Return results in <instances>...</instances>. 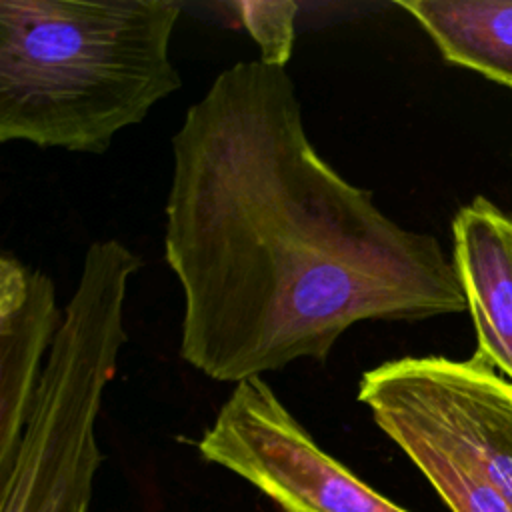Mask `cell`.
<instances>
[{"label": "cell", "instance_id": "obj_2", "mask_svg": "<svg viewBox=\"0 0 512 512\" xmlns=\"http://www.w3.org/2000/svg\"><path fill=\"white\" fill-rule=\"evenodd\" d=\"M176 0H0V142L102 154L180 90Z\"/></svg>", "mask_w": 512, "mask_h": 512}, {"label": "cell", "instance_id": "obj_3", "mask_svg": "<svg viewBox=\"0 0 512 512\" xmlns=\"http://www.w3.org/2000/svg\"><path fill=\"white\" fill-rule=\"evenodd\" d=\"M142 260L120 240L88 246L22 436L0 464V512H88L102 454L96 420L128 342L124 306Z\"/></svg>", "mask_w": 512, "mask_h": 512}, {"label": "cell", "instance_id": "obj_9", "mask_svg": "<svg viewBox=\"0 0 512 512\" xmlns=\"http://www.w3.org/2000/svg\"><path fill=\"white\" fill-rule=\"evenodd\" d=\"M242 26L260 48V60L286 68L292 58L298 4L292 0L228 2Z\"/></svg>", "mask_w": 512, "mask_h": 512}, {"label": "cell", "instance_id": "obj_4", "mask_svg": "<svg viewBox=\"0 0 512 512\" xmlns=\"http://www.w3.org/2000/svg\"><path fill=\"white\" fill-rule=\"evenodd\" d=\"M358 400L392 440L422 438L512 506V384L480 358L404 356L366 370Z\"/></svg>", "mask_w": 512, "mask_h": 512}, {"label": "cell", "instance_id": "obj_6", "mask_svg": "<svg viewBox=\"0 0 512 512\" xmlns=\"http://www.w3.org/2000/svg\"><path fill=\"white\" fill-rule=\"evenodd\" d=\"M62 316L50 276L0 256V464L12 456L44 374Z\"/></svg>", "mask_w": 512, "mask_h": 512}, {"label": "cell", "instance_id": "obj_5", "mask_svg": "<svg viewBox=\"0 0 512 512\" xmlns=\"http://www.w3.org/2000/svg\"><path fill=\"white\" fill-rule=\"evenodd\" d=\"M198 452L282 512H408L324 452L262 376L234 384Z\"/></svg>", "mask_w": 512, "mask_h": 512}, {"label": "cell", "instance_id": "obj_7", "mask_svg": "<svg viewBox=\"0 0 512 512\" xmlns=\"http://www.w3.org/2000/svg\"><path fill=\"white\" fill-rule=\"evenodd\" d=\"M458 278L476 328V358L512 382V218L478 196L452 222Z\"/></svg>", "mask_w": 512, "mask_h": 512}, {"label": "cell", "instance_id": "obj_1", "mask_svg": "<svg viewBox=\"0 0 512 512\" xmlns=\"http://www.w3.org/2000/svg\"><path fill=\"white\" fill-rule=\"evenodd\" d=\"M164 214L180 356L218 382L324 362L358 322L468 310L438 240L322 158L288 68L260 58L222 70L186 110Z\"/></svg>", "mask_w": 512, "mask_h": 512}, {"label": "cell", "instance_id": "obj_8", "mask_svg": "<svg viewBox=\"0 0 512 512\" xmlns=\"http://www.w3.org/2000/svg\"><path fill=\"white\" fill-rule=\"evenodd\" d=\"M444 60L512 88V0H398Z\"/></svg>", "mask_w": 512, "mask_h": 512}]
</instances>
